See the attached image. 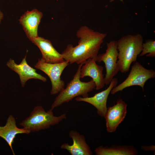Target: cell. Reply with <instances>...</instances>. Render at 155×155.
I'll return each instance as SVG.
<instances>
[{"instance_id": "14", "label": "cell", "mask_w": 155, "mask_h": 155, "mask_svg": "<svg viewBox=\"0 0 155 155\" xmlns=\"http://www.w3.org/2000/svg\"><path fill=\"white\" fill-rule=\"evenodd\" d=\"M69 136L73 141L72 144L65 143L60 146L62 149L66 150L71 155H92V152L86 143L84 136L78 131L71 130Z\"/></svg>"}, {"instance_id": "1", "label": "cell", "mask_w": 155, "mask_h": 155, "mask_svg": "<svg viewBox=\"0 0 155 155\" xmlns=\"http://www.w3.org/2000/svg\"><path fill=\"white\" fill-rule=\"evenodd\" d=\"M76 35L79 39L78 44L75 46L68 44L61 53L65 61L79 64L89 58L95 60L106 34L84 26L77 30Z\"/></svg>"}, {"instance_id": "9", "label": "cell", "mask_w": 155, "mask_h": 155, "mask_svg": "<svg viewBox=\"0 0 155 155\" xmlns=\"http://www.w3.org/2000/svg\"><path fill=\"white\" fill-rule=\"evenodd\" d=\"M118 81L117 78H114L108 87L105 90L95 94L92 97L83 98L78 96L76 97L75 100L78 102H84L92 104L96 108L98 115L104 117L107 109L106 102L108 96L113 88L117 85Z\"/></svg>"}, {"instance_id": "6", "label": "cell", "mask_w": 155, "mask_h": 155, "mask_svg": "<svg viewBox=\"0 0 155 155\" xmlns=\"http://www.w3.org/2000/svg\"><path fill=\"white\" fill-rule=\"evenodd\" d=\"M69 64L66 61L58 63H48L44 62L41 58L38 59L34 65L35 68L42 71L49 77L52 85L51 94H56L64 88L65 82L61 79V76Z\"/></svg>"}, {"instance_id": "16", "label": "cell", "mask_w": 155, "mask_h": 155, "mask_svg": "<svg viewBox=\"0 0 155 155\" xmlns=\"http://www.w3.org/2000/svg\"><path fill=\"white\" fill-rule=\"evenodd\" d=\"M94 152L96 155H136L138 153L133 146L116 145L110 147L100 146L96 148Z\"/></svg>"}, {"instance_id": "5", "label": "cell", "mask_w": 155, "mask_h": 155, "mask_svg": "<svg viewBox=\"0 0 155 155\" xmlns=\"http://www.w3.org/2000/svg\"><path fill=\"white\" fill-rule=\"evenodd\" d=\"M134 63L127 78L121 83L113 88L110 92L111 94L133 86H139L143 90L146 82L149 79L155 77V71L153 69H146L136 61Z\"/></svg>"}, {"instance_id": "12", "label": "cell", "mask_w": 155, "mask_h": 155, "mask_svg": "<svg viewBox=\"0 0 155 155\" xmlns=\"http://www.w3.org/2000/svg\"><path fill=\"white\" fill-rule=\"evenodd\" d=\"M31 41L39 48L42 55L41 59L44 62L55 63L65 61L61 53L56 50L49 40L38 36Z\"/></svg>"}, {"instance_id": "19", "label": "cell", "mask_w": 155, "mask_h": 155, "mask_svg": "<svg viewBox=\"0 0 155 155\" xmlns=\"http://www.w3.org/2000/svg\"><path fill=\"white\" fill-rule=\"evenodd\" d=\"M3 13L0 10V23L2 20L3 18Z\"/></svg>"}, {"instance_id": "3", "label": "cell", "mask_w": 155, "mask_h": 155, "mask_svg": "<svg viewBox=\"0 0 155 155\" xmlns=\"http://www.w3.org/2000/svg\"><path fill=\"white\" fill-rule=\"evenodd\" d=\"M85 62L79 64L77 70L73 79L67 83L65 88L60 92L55 98L50 109L65 102H68L75 97L82 96L83 98L88 97V93L95 89V83L92 79L88 82L80 80V69Z\"/></svg>"}, {"instance_id": "17", "label": "cell", "mask_w": 155, "mask_h": 155, "mask_svg": "<svg viewBox=\"0 0 155 155\" xmlns=\"http://www.w3.org/2000/svg\"><path fill=\"white\" fill-rule=\"evenodd\" d=\"M142 49L139 55L142 56L146 55L148 57H155V41L152 39H149L143 43Z\"/></svg>"}, {"instance_id": "20", "label": "cell", "mask_w": 155, "mask_h": 155, "mask_svg": "<svg viewBox=\"0 0 155 155\" xmlns=\"http://www.w3.org/2000/svg\"><path fill=\"white\" fill-rule=\"evenodd\" d=\"M121 0V1H123V0Z\"/></svg>"}, {"instance_id": "10", "label": "cell", "mask_w": 155, "mask_h": 155, "mask_svg": "<svg viewBox=\"0 0 155 155\" xmlns=\"http://www.w3.org/2000/svg\"><path fill=\"white\" fill-rule=\"evenodd\" d=\"M26 57L25 56L18 64H17L14 60L10 58L7 63L6 65L9 68L18 75L23 87H24L26 82L31 79L39 80L45 82L46 78L37 73L36 69L28 64L26 60Z\"/></svg>"}, {"instance_id": "13", "label": "cell", "mask_w": 155, "mask_h": 155, "mask_svg": "<svg viewBox=\"0 0 155 155\" xmlns=\"http://www.w3.org/2000/svg\"><path fill=\"white\" fill-rule=\"evenodd\" d=\"M93 59L89 58L86 61L80 69V78L89 76L94 82L95 89L98 90L104 86V75L103 73L104 67L97 64Z\"/></svg>"}, {"instance_id": "2", "label": "cell", "mask_w": 155, "mask_h": 155, "mask_svg": "<svg viewBox=\"0 0 155 155\" xmlns=\"http://www.w3.org/2000/svg\"><path fill=\"white\" fill-rule=\"evenodd\" d=\"M143 41V36L139 34L124 36L117 41V63L121 72H127L131 63L136 61L142 49Z\"/></svg>"}, {"instance_id": "18", "label": "cell", "mask_w": 155, "mask_h": 155, "mask_svg": "<svg viewBox=\"0 0 155 155\" xmlns=\"http://www.w3.org/2000/svg\"><path fill=\"white\" fill-rule=\"evenodd\" d=\"M141 149L145 151H153L155 150V146L154 145L150 146H142Z\"/></svg>"}, {"instance_id": "11", "label": "cell", "mask_w": 155, "mask_h": 155, "mask_svg": "<svg viewBox=\"0 0 155 155\" xmlns=\"http://www.w3.org/2000/svg\"><path fill=\"white\" fill-rule=\"evenodd\" d=\"M43 16L42 12L36 9L27 11L19 20L28 38L31 40L38 36V30Z\"/></svg>"}, {"instance_id": "7", "label": "cell", "mask_w": 155, "mask_h": 155, "mask_svg": "<svg viewBox=\"0 0 155 155\" xmlns=\"http://www.w3.org/2000/svg\"><path fill=\"white\" fill-rule=\"evenodd\" d=\"M106 46L105 52L98 54L95 61L98 62L102 61L104 63L106 69L104 83L108 85L119 71L117 63L118 55L117 41L111 40L106 43Z\"/></svg>"}, {"instance_id": "15", "label": "cell", "mask_w": 155, "mask_h": 155, "mask_svg": "<svg viewBox=\"0 0 155 155\" xmlns=\"http://www.w3.org/2000/svg\"><path fill=\"white\" fill-rule=\"evenodd\" d=\"M30 131L25 128H19L16 125L14 117L10 115L7 119L6 123L4 126H0V137L3 138L8 144L15 155L12 144L16 135L18 134H29Z\"/></svg>"}, {"instance_id": "8", "label": "cell", "mask_w": 155, "mask_h": 155, "mask_svg": "<svg viewBox=\"0 0 155 155\" xmlns=\"http://www.w3.org/2000/svg\"><path fill=\"white\" fill-rule=\"evenodd\" d=\"M127 104L122 99H119L116 104L107 108L104 118L107 131H115L125 118L127 112Z\"/></svg>"}, {"instance_id": "4", "label": "cell", "mask_w": 155, "mask_h": 155, "mask_svg": "<svg viewBox=\"0 0 155 155\" xmlns=\"http://www.w3.org/2000/svg\"><path fill=\"white\" fill-rule=\"evenodd\" d=\"M52 111L50 109L46 112L42 106H36L30 116L19 124L33 132L49 128L51 126L58 124L67 118L65 113L59 116H54Z\"/></svg>"}]
</instances>
